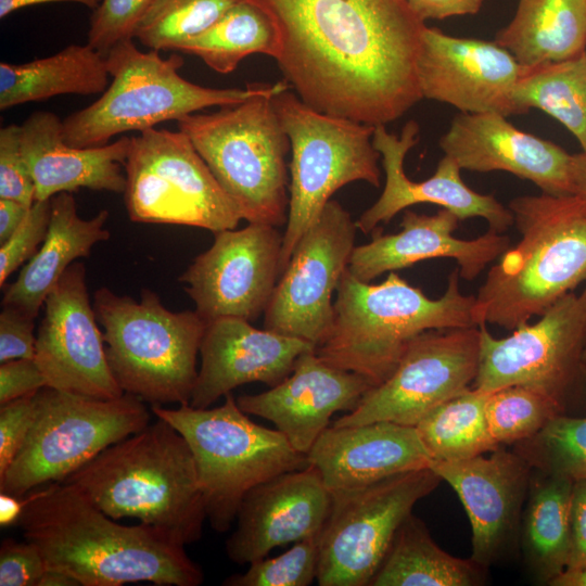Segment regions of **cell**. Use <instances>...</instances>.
Segmentation results:
<instances>
[{"label": "cell", "mask_w": 586, "mask_h": 586, "mask_svg": "<svg viewBox=\"0 0 586 586\" xmlns=\"http://www.w3.org/2000/svg\"><path fill=\"white\" fill-rule=\"evenodd\" d=\"M275 22L285 81L309 106L378 126L421 99L424 22L406 0H253Z\"/></svg>", "instance_id": "1"}, {"label": "cell", "mask_w": 586, "mask_h": 586, "mask_svg": "<svg viewBox=\"0 0 586 586\" xmlns=\"http://www.w3.org/2000/svg\"><path fill=\"white\" fill-rule=\"evenodd\" d=\"M30 493L18 524L25 539L40 550L47 569L63 571L82 586L203 583L204 574L184 545L166 533L144 523L119 524L68 483H51Z\"/></svg>", "instance_id": "2"}, {"label": "cell", "mask_w": 586, "mask_h": 586, "mask_svg": "<svg viewBox=\"0 0 586 586\" xmlns=\"http://www.w3.org/2000/svg\"><path fill=\"white\" fill-rule=\"evenodd\" d=\"M63 482L109 517L136 518L184 546L201 538L207 520L191 448L162 418L109 446Z\"/></svg>", "instance_id": "3"}, {"label": "cell", "mask_w": 586, "mask_h": 586, "mask_svg": "<svg viewBox=\"0 0 586 586\" xmlns=\"http://www.w3.org/2000/svg\"><path fill=\"white\" fill-rule=\"evenodd\" d=\"M508 207L521 239L488 270L475 311L479 326L514 330L586 281V204L542 192Z\"/></svg>", "instance_id": "4"}, {"label": "cell", "mask_w": 586, "mask_h": 586, "mask_svg": "<svg viewBox=\"0 0 586 586\" xmlns=\"http://www.w3.org/2000/svg\"><path fill=\"white\" fill-rule=\"evenodd\" d=\"M459 279L456 269L444 294L432 300L395 271L372 284L347 268L336 289L331 328L315 348L317 356L365 377L373 386L382 383L418 334L479 326L475 296L461 293Z\"/></svg>", "instance_id": "5"}, {"label": "cell", "mask_w": 586, "mask_h": 586, "mask_svg": "<svg viewBox=\"0 0 586 586\" xmlns=\"http://www.w3.org/2000/svg\"><path fill=\"white\" fill-rule=\"evenodd\" d=\"M92 305L123 392L151 405H189L206 327L200 315L166 308L150 289L141 290L137 301L103 286Z\"/></svg>", "instance_id": "6"}, {"label": "cell", "mask_w": 586, "mask_h": 586, "mask_svg": "<svg viewBox=\"0 0 586 586\" xmlns=\"http://www.w3.org/2000/svg\"><path fill=\"white\" fill-rule=\"evenodd\" d=\"M286 88V81L276 82L241 103L177 120L247 222L281 227L288 221L291 145L272 102Z\"/></svg>", "instance_id": "7"}, {"label": "cell", "mask_w": 586, "mask_h": 586, "mask_svg": "<svg viewBox=\"0 0 586 586\" xmlns=\"http://www.w3.org/2000/svg\"><path fill=\"white\" fill-rule=\"evenodd\" d=\"M112 81L90 105L63 119L64 140L77 148H94L128 131H143L166 120H179L212 106L241 103L272 87L252 82L245 88H208L184 79L178 54L163 58L158 50L141 51L133 39L106 54Z\"/></svg>", "instance_id": "8"}, {"label": "cell", "mask_w": 586, "mask_h": 586, "mask_svg": "<svg viewBox=\"0 0 586 586\" xmlns=\"http://www.w3.org/2000/svg\"><path fill=\"white\" fill-rule=\"evenodd\" d=\"M151 412L170 423L193 454L207 520L225 533L235 521L244 496L282 473L309 466L279 431L262 426L239 407L232 393L214 408L152 405Z\"/></svg>", "instance_id": "9"}, {"label": "cell", "mask_w": 586, "mask_h": 586, "mask_svg": "<svg viewBox=\"0 0 586 586\" xmlns=\"http://www.w3.org/2000/svg\"><path fill=\"white\" fill-rule=\"evenodd\" d=\"M272 102L292 151L281 275L334 192L355 181L380 186L381 154L372 142L375 126L319 112L289 88L276 93Z\"/></svg>", "instance_id": "10"}, {"label": "cell", "mask_w": 586, "mask_h": 586, "mask_svg": "<svg viewBox=\"0 0 586 586\" xmlns=\"http://www.w3.org/2000/svg\"><path fill=\"white\" fill-rule=\"evenodd\" d=\"M36 403L27 440L0 477L1 493L24 497L39 486L63 482L151 422L144 402L126 393L103 399L44 386L37 392Z\"/></svg>", "instance_id": "11"}, {"label": "cell", "mask_w": 586, "mask_h": 586, "mask_svg": "<svg viewBox=\"0 0 586 586\" xmlns=\"http://www.w3.org/2000/svg\"><path fill=\"white\" fill-rule=\"evenodd\" d=\"M124 201L133 222L235 229L241 214L181 130L150 128L130 137Z\"/></svg>", "instance_id": "12"}, {"label": "cell", "mask_w": 586, "mask_h": 586, "mask_svg": "<svg viewBox=\"0 0 586 586\" xmlns=\"http://www.w3.org/2000/svg\"><path fill=\"white\" fill-rule=\"evenodd\" d=\"M441 481L431 468H423L365 487L332 491L319 534L318 584L370 585L403 522Z\"/></svg>", "instance_id": "13"}, {"label": "cell", "mask_w": 586, "mask_h": 586, "mask_svg": "<svg viewBox=\"0 0 586 586\" xmlns=\"http://www.w3.org/2000/svg\"><path fill=\"white\" fill-rule=\"evenodd\" d=\"M581 293L565 294L535 323L497 339L480 324V358L473 387L493 392L522 385L537 390L566 410L581 382L586 381V281Z\"/></svg>", "instance_id": "14"}, {"label": "cell", "mask_w": 586, "mask_h": 586, "mask_svg": "<svg viewBox=\"0 0 586 586\" xmlns=\"http://www.w3.org/2000/svg\"><path fill=\"white\" fill-rule=\"evenodd\" d=\"M479 358V326L424 331L408 343L391 375L332 425L390 421L416 426L441 404L470 388Z\"/></svg>", "instance_id": "15"}, {"label": "cell", "mask_w": 586, "mask_h": 586, "mask_svg": "<svg viewBox=\"0 0 586 586\" xmlns=\"http://www.w3.org/2000/svg\"><path fill=\"white\" fill-rule=\"evenodd\" d=\"M358 228L330 200L298 240L264 313V329L317 346L333 320L332 294L348 268Z\"/></svg>", "instance_id": "16"}, {"label": "cell", "mask_w": 586, "mask_h": 586, "mask_svg": "<svg viewBox=\"0 0 586 586\" xmlns=\"http://www.w3.org/2000/svg\"><path fill=\"white\" fill-rule=\"evenodd\" d=\"M282 242L278 227L266 224L215 232L179 277L200 317L251 322L264 314L280 277Z\"/></svg>", "instance_id": "17"}, {"label": "cell", "mask_w": 586, "mask_h": 586, "mask_svg": "<svg viewBox=\"0 0 586 586\" xmlns=\"http://www.w3.org/2000/svg\"><path fill=\"white\" fill-rule=\"evenodd\" d=\"M43 306L35 360L48 386L103 399L124 395L107 362L84 263L75 262L65 270Z\"/></svg>", "instance_id": "18"}, {"label": "cell", "mask_w": 586, "mask_h": 586, "mask_svg": "<svg viewBox=\"0 0 586 586\" xmlns=\"http://www.w3.org/2000/svg\"><path fill=\"white\" fill-rule=\"evenodd\" d=\"M523 68L495 41L449 36L426 25L422 29L416 62L422 99L462 113L520 114L513 92Z\"/></svg>", "instance_id": "19"}, {"label": "cell", "mask_w": 586, "mask_h": 586, "mask_svg": "<svg viewBox=\"0 0 586 586\" xmlns=\"http://www.w3.org/2000/svg\"><path fill=\"white\" fill-rule=\"evenodd\" d=\"M419 125L408 120L399 136L387 131L385 125L374 128L372 142L381 154L385 183L380 198L356 220L358 230L368 234L383 222L407 207L431 203L453 212L460 220L481 217L489 230L502 233L514 225L509 207L492 194H482L469 188L462 180L460 167L444 155L433 176L422 181L410 180L404 170V161L419 141Z\"/></svg>", "instance_id": "20"}, {"label": "cell", "mask_w": 586, "mask_h": 586, "mask_svg": "<svg viewBox=\"0 0 586 586\" xmlns=\"http://www.w3.org/2000/svg\"><path fill=\"white\" fill-rule=\"evenodd\" d=\"M331 501V491L310 464L255 486L242 499L226 540L228 558L250 564L276 547L319 535Z\"/></svg>", "instance_id": "21"}, {"label": "cell", "mask_w": 586, "mask_h": 586, "mask_svg": "<svg viewBox=\"0 0 586 586\" xmlns=\"http://www.w3.org/2000/svg\"><path fill=\"white\" fill-rule=\"evenodd\" d=\"M440 148L461 170L507 171L532 181L543 193L572 194V154L518 129L500 114H457L441 137Z\"/></svg>", "instance_id": "22"}, {"label": "cell", "mask_w": 586, "mask_h": 586, "mask_svg": "<svg viewBox=\"0 0 586 586\" xmlns=\"http://www.w3.org/2000/svg\"><path fill=\"white\" fill-rule=\"evenodd\" d=\"M430 468L456 492L472 528V556L487 568L498 560L518 528L531 482V466L514 450H493Z\"/></svg>", "instance_id": "23"}, {"label": "cell", "mask_w": 586, "mask_h": 586, "mask_svg": "<svg viewBox=\"0 0 586 586\" xmlns=\"http://www.w3.org/2000/svg\"><path fill=\"white\" fill-rule=\"evenodd\" d=\"M373 385L365 377L333 367L314 349L296 359L293 370L268 391L241 395L247 415L272 422L296 450L307 454L337 411L354 410Z\"/></svg>", "instance_id": "24"}, {"label": "cell", "mask_w": 586, "mask_h": 586, "mask_svg": "<svg viewBox=\"0 0 586 586\" xmlns=\"http://www.w3.org/2000/svg\"><path fill=\"white\" fill-rule=\"evenodd\" d=\"M314 348L305 340L260 330L240 318L208 321L189 405L208 408L246 383L260 382L272 387L290 375L300 355Z\"/></svg>", "instance_id": "25"}, {"label": "cell", "mask_w": 586, "mask_h": 586, "mask_svg": "<svg viewBox=\"0 0 586 586\" xmlns=\"http://www.w3.org/2000/svg\"><path fill=\"white\" fill-rule=\"evenodd\" d=\"M460 219L449 209L433 215L405 211L397 233L374 234L354 247L348 270L360 281L370 282L384 272L411 267L426 259L453 258L460 278L471 281L509 247L510 239L495 231L472 239L454 237Z\"/></svg>", "instance_id": "26"}, {"label": "cell", "mask_w": 586, "mask_h": 586, "mask_svg": "<svg viewBox=\"0 0 586 586\" xmlns=\"http://www.w3.org/2000/svg\"><path fill=\"white\" fill-rule=\"evenodd\" d=\"M306 455L331 492L430 468L432 461L416 426L390 421L331 425Z\"/></svg>", "instance_id": "27"}, {"label": "cell", "mask_w": 586, "mask_h": 586, "mask_svg": "<svg viewBox=\"0 0 586 586\" xmlns=\"http://www.w3.org/2000/svg\"><path fill=\"white\" fill-rule=\"evenodd\" d=\"M21 143L35 183V201L81 188L124 193L128 136L101 146H73L63 138V120L51 112L38 111L21 125Z\"/></svg>", "instance_id": "28"}, {"label": "cell", "mask_w": 586, "mask_h": 586, "mask_svg": "<svg viewBox=\"0 0 586 586\" xmlns=\"http://www.w3.org/2000/svg\"><path fill=\"white\" fill-rule=\"evenodd\" d=\"M109 216V211L102 209L94 217L82 219L72 193L52 196L46 239L4 291L2 306L14 307L36 319L65 270L76 259L88 257L97 243L110 238L104 227Z\"/></svg>", "instance_id": "29"}, {"label": "cell", "mask_w": 586, "mask_h": 586, "mask_svg": "<svg viewBox=\"0 0 586 586\" xmlns=\"http://www.w3.org/2000/svg\"><path fill=\"white\" fill-rule=\"evenodd\" d=\"M106 55L90 44H69L60 52L13 64L0 63V110L60 94H98L109 87Z\"/></svg>", "instance_id": "30"}, {"label": "cell", "mask_w": 586, "mask_h": 586, "mask_svg": "<svg viewBox=\"0 0 586 586\" xmlns=\"http://www.w3.org/2000/svg\"><path fill=\"white\" fill-rule=\"evenodd\" d=\"M494 41L522 66L574 58L586 50V0H520Z\"/></svg>", "instance_id": "31"}, {"label": "cell", "mask_w": 586, "mask_h": 586, "mask_svg": "<svg viewBox=\"0 0 586 586\" xmlns=\"http://www.w3.org/2000/svg\"><path fill=\"white\" fill-rule=\"evenodd\" d=\"M484 566L444 551L423 521L412 513L398 528L371 586H473L484 581Z\"/></svg>", "instance_id": "32"}, {"label": "cell", "mask_w": 586, "mask_h": 586, "mask_svg": "<svg viewBox=\"0 0 586 586\" xmlns=\"http://www.w3.org/2000/svg\"><path fill=\"white\" fill-rule=\"evenodd\" d=\"M573 485L542 472L530 482L523 523L525 558L536 578L547 585L569 563Z\"/></svg>", "instance_id": "33"}, {"label": "cell", "mask_w": 586, "mask_h": 586, "mask_svg": "<svg viewBox=\"0 0 586 586\" xmlns=\"http://www.w3.org/2000/svg\"><path fill=\"white\" fill-rule=\"evenodd\" d=\"M176 50L200 58L217 73L228 74L254 53L276 60L280 52V37L264 8L253 0H241L212 26L184 40Z\"/></svg>", "instance_id": "34"}, {"label": "cell", "mask_w": 586, "mask_h": 586, "mask_svg": "<svg viewBox=\"0 0 586 586\" xmlns=\"http://www.w3.org/2000/svg\"><path fill=\"white\" fill-rule=\"evenodd\" d=\"M523 67L513 92L520 114L530 109L547 113L586 150V50L564 61Z\"/></svg>", "instance_id": "35"}, {"label": "cell", "mask_w": 586, "mask_h": 586, "mask_svg": "<svg viewBox=\"0 0 586 586\" xmlns=\"http://www.w3.org/2000/svg\"><path fill=\"white\" fill-rule=\"evenodd\" d=\"M489 393L470 387L441 404L416 425L432 461L470 459L500 447L488 428Z\"/></svg>", "instance_id": "36"}, {"label": "cell", "mask_w": 586, "mask_h": 586, "mask_svg": "<svg viewBox=\"0 0 586 586\" xmlns=\"http://www.w3.org/2000/svg\"><path fill=\"white\" fill-rule=\"evenodd\" d=\"M514 451L544 474L586 480V416L560 415Z\"/></svg>", "instance_id": "37"}, {"label": "cell", "mask_w": 586, "mask_h": 586, "mask_svg": "<svg viewBox=\"0 0 586 586\" xmlns=\"http://www.w3.org/2000/svg\"><path fill=\"white\" fill-rule=\"evenodd\" d=\"M241 0H154L136 27L133 39L150 50H176Z\"/></svg>", "instance_id": "38"}, {"label": "cell", "mask_w": 586, "mask_h": 586, "mask_svg": "<svg viewBox=\"0 0 586 586\" xmlns=\"http://www.w3.org/2000/svg\"><path fill=\"white\" fill-rule=\"evenodd\" d=\"M560 415H569L562 404L522 385L491 392L486 404L488 428L499 446L518 444L534 436Z\"/></svg>", "instance_id": "39"}, {"label": "cell", "mask_w": 586, "mask_h": 586, "mask_svg": "<svg viewBox=\"0 0 586 586\" xmlns=\"http://www.w3.org/2000/svg\"><path fill=\"white\" fill-rule=\"evenodd\" d=\"M319 535L298 542L285 552L255 560L242 574L222 582L226 586H308L317 579Z\"/></svg>", "instance_id": "40"}, {"label": "cell", "mask_w": 586, "mask_h": 586, "mask_svg": "<svg viewBox=\"0 0 586 586\" xmlns=\"http://www.w3.org/2000/svg\"><path fill=\"white\" fill-rule=\"evenodd\" d=\"M154 0H102L90 17L87 43L106 55L116 44L133 39L139 22Z\"/></svg>", "instance_id": "41"}, {"label": "cell", "mask_w": 586, "mask_h": 586, "mask_svg": "<svg viewBox=\"0 0 586 586\" xmlns=\"http://www.w3.org/2000/svg\"><path fill=\"white\" fill-rule=\"evenodd\" d=\"M51 199L35 201L17 230L0 245V286L23 263L29 260L46 239Z\"/></svg>", "instance_id": "42"}, {"label": "cell", "mask_w": 586, "mask_h": 586, "mask_svg": "<svg viewBox=\"0 0 586 586\" xmlns=\"http://www.w3.org/2000/svg\"><path fill=\"white\" fill-rule=\"evenodd\" d=\"M0 199H10L31 206L35 183L22 153L21 125L0 129Z\"/></svg>", "instance_id": "43"}, {"label": "cell", "mask_w": 586, "mask_h": 586, "mask_svg": "<svg viewBox=\"0 0 586 586\" xmlns=\"http://www.w3.org/2000/svg\"><path fill=\"white\" fill-rule=\"evenodd\" d=\"M36 394L37 392L0 406V477L27 440L36 418Z\"/></svg>", "instance_id": "44"}, {"label": "cell", "mask_w": 586, "mask_h": 586, "mask_svg": "<svg viewBox=\"0 0 586 586\" xmlns=\"http://www.w3.org/2000/svg\"><path fill=\"white\" fill-rule=\"evenodd\" d=\"M47 570L40 550L25 539H4L0 548V586H38Z\"/></svg>", "instance_id": "45"}, {"label": "cell", "mask_w": 586, "mask_h": 586, "mask_svg": "<svg viewBox=\"0 0 586 586\" xmlns=\"http://www.w3.org/2000/svg\"><path fill=\"white\" fill-rule=\"evenodd\" d=\"M35 319L23 311L2 306L0 313V364L13 359H35Z\"/></svg>", "instance_id": "46"}, {"label": "cell", "mask_w": 586, "mask_h": 586, "mask_svg": "<svg viewBox=\"0 0 586 586\" xmlns=\"http://www.w3.org/2000/svg\"><path fill=\"white\" fill-rule=\"evenodd\" d=\"M48 386L35 359H13L0 364V405Z\"/></svg>", "instance_id": "47"}, {"label": "cell", "mask_w": 586, "mask_h": 586, "mask_svg": "<svg viewBox=\"0 0 586 586\" xmlns=\"http://www.w3.org/2000/svg\"><path fill=\"white\" fill-rule=\"evenodd\" d=\"M586 563V480L574 482L571 502V552L566 568Z\"/></svg>", "instance_id": "48"}, {"label": "cell", "mask_w": 586, "mask_h": 586, "mask_svg": "<svg viewBox=\"0 0 586 586\" xmlns=\"http://www.w3.org/2000/svg\"><path fill=\"white\" fill-rule=\"evenodd\" d=\"M413 14L422 22L457 15L476 14L486 0H406Z\"/></svg>", "instance_id": "49"}, {"label": "cell", "mask_w": 586, "mask_h": 586, "mask_svg": "<svg viewBox=\"0 0 586 586\" xmlns=\"http://www.w3.org/2000/svg\"><path fill=\"white\" fill-rule=\"evenodd\" d=\"M30 207L14 200L0 199V245L17 230Z\"/></svg>", "instance_id": "50"}, {"label": "cell", "mask_w": 586, "mask_h": 586, "mask_svg": "<svg viewBox=\"0 0 586 586\" xmlns=\"http://www.w3.org/2000/svg\"><path fill=\"white\" fill-rule=\"evenodd\" d=\"M30 500L31 493L17 497L0 492V525L5 527L18 522Z\"/></svg>", "instance_id": "51"}, {"label": "cell", "mask_w": 586, "mask_h": 586, "mask_svg": "<svg viewBox=\"0 0 586 586\" xmlns=\"http://www.w3.org/2000/svg\"><path fill=\"white\" fill-rule=\"evenodd\" d=\"M572 194L586 204V150L572 154L571 161Z\"/></svg>", "instance_id": "52"}, {"label": "cell", "mask_w": 586, "mask_h": 586, "mask_svg": "<svg viewBox=\"0 0 586 586\" xmlns=\"http://www.w3.org/2000/svg\"><path fill=\"white\" fill-rule=\"evenodd\" d=\"M101 1L102 0H0V18H4L9 14L29 5L52 2H76L94 10Z\"/></svg>", "instance_id": "53"}, {"label": "cell", "mask_w": 586, "mask_h": 586, "mask_svg": "<svg viewBox=\"0 0 586 586\" xmlns=\"http://www.w3.org/2000/svg\"><path fill=\"white\" fill-rule=\"evenodd\" d=\"M549 585L551 586H586V563L565 568L556 576Z\"/></svg>", "instance_id": "54"}, {"label": "cell", "mask_w": 586, "mask_h": 586, "mask_svg": "<svg viewBox=\"0 0 586 586\" xmlns=\"http://www.w3.org/2000/svg\"><path fill=\"white\" fill-rule=\"evenodd\" d=\"M38 586H79V583L63 571L47 569L42 574Z\"/></svg>", "instance_id": "55"}, {"label": "cell", "mask_w": 586, "mask_h": 586, "mask_svg": "<svg viewBox=\"0 0 586 586\" xmlns=\"http://www.w3.org/2000/svg\"><path fill=\"white\" fill-rule=\"evenodd\" d=\"M583 370H584V374L586 377V346H585L584 354H583Z\"/></svg>", "instance_id": "56"}]
</instances>
